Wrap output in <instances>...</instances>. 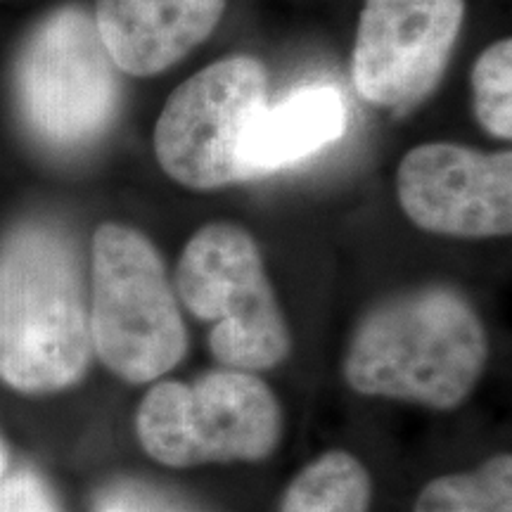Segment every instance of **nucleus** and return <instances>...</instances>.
<instances>
[{
	"label": "nucleus",
	"mask_w": 512,
	"mask_h": 512,
	"mask_svg": "<svg viewBox=\"0 0 512 512\" xmlns=\"http://www.w3.org/2000/svg\"><path fill=\"white\" fill-rule=\"evenodd\" d=\"M91 306L79 252L53 223L29 221L0 240V380L53 394L86 375Z\"/></svg>",
	"instance_id": "nucleus-1"
},
{
	"label": "nucleus",
	"mask_w": 512,
	"mask_h": 512,
	"mask_svg": "<svg viewBox=\"0 0 512 512\" xmlns=\"http://www.w3.org/2000/svg\"><path fill=\"white\" fill-rule=\"evenodd\" d=\"M489 356L477 311L451 287L375 306L349 342L344 377L363 396L453 411L470 399Z\"/></svg>",
	"instance_id": "nucleus-2"
},
{
	"label": "nucleus",
	"mask_w": 512,
	"mask_h": 512,
	"mask_svg": "<svg viewBox=\"0 0 512 512\" xmlns=\"http://www.w3.org/2000/svg\"><path fill=\"white\" fill-rule=\"evenodd\" d=\"M93 354L131 384L178 366L188 332L157 247L121 223H102L91 247Z\"/></svg>",
	"instance_id": "nucleus-3"
},
{
	"label": "nucleus",
	"mask_w": 512,
	"mask_h": 512,
	"mask_svg": "<svg viewBox=\"0 0 512 512\" xmlns=\"http://www.w3.org/2000/svg\"><path fill=\"white\" fill-rule=\"evenodd\" d=\"M15 100L24 126L50 150H81L105 136L121 83L91 12L62 5L36 24L15 62Z\"/></svg>",
	"instance_id": "nucleus-4"
},
{
	"label": "nucleus",
	"mask_w": 512,
	"mask_h": 512,
	"mask_svg": "<svg viewBox=\"0 0 512 512\" xmlns=\"http://www.w3.org/2000/svg\"><path fill=\"white\" fill-rule=\"evenodd\" d=\"M136 432L166 467L259 463L280 444L283 411L259 375L219 368L195 382H157L140 401Z\"/></svg>",
	"instance_id": "nucleus-5"
},
{
	"label": "nucleus",
	"mask_w": 512,
	"mask_h": 512,
	"mask_svg": "<svg viewBox=\"0 0 512 512\" xmlns=\"http://www.w3.org/2000/svg\"><path fill=\"white\" fill-rule=\"evenodd\" d=\"M176 292L192 316L211 323L209 349L221 368L261 373L290 356V328L245 228L209 223L197 230L178 261Z\"/></svg>",
	"instance_id": "nucleus-6"
},
{
	"label": "nucleus",
	"mask_w": 512,
	"mask_h": 512,
	"mask_svg": "<svg viewBox=\"0 0 512 512\" xmlns=\"http://www.w3.org/2000/svg\"><path fill=\"white\" fill-rule=\"evenodd\" d=\"M268 74L254 57L211 62L171 93L155 128V155L166 176L192 190L245 181L240 143L266 105Z\"/></svg>",
	"instance_id": "nucleus-7"
},
{
	"label": "nucleus",
	"mask_w": 512,
	"mask_h": 512,
	"mask_svg": "<svg viewBox=\"0 0 512 512\" xmlns=\"http://www.w3.org/2000/svg\"><path fill=\"white\" fill-rule=\"evenodd\" d=\"M465 19V0H366L351 57L363 100L403 107L444 74Z\"/></svg>",
	"instance_id": "nucleus-8"
},
{
	"label": "nucleus",
	"mask_w": 512,
	"mask_h": 512,
	"mask_svg": "<svg viewBox=\"0 0 512 512\" xmlns=\"http://www.w3.org/2000/svg\"><path fill=\"white\" fill-rule=\"evenodd\" d=\"M396 192L403 214L427 233L472 240L512 233L510 150L418 145L401 159Z\"/></svg>",
	"instance_id": "nucleus-9"
},
{
	"label": "nucleus",
	"mask_w": 512,
	"mask_h": 512,
	"mask_svg": "<svg viewBox=\"0 0 512 512\" xmlns=\"http://www.w3.org/2000/svg\"><path fill=\"white\" fill-rule=\"evenodd\" d=\"M226 0H95V27L119 72L157 76L219 27Z\"/></svg>",
	"instance_id": "nucleus-10"
},
{
	"label": "nucleus",
	"mask_w": 512,
	"mask_h": 512,
	"mask_svg": "<svg viewBox=\"0 0 512 512\" xmlns=\"http://www.w3.org/2000/svg\"><path fill=\"white\" fill-rule=\"evenodd\" d=\"M347 124V102L332 86H304L273 107L266 102L240 143L245 181L316 155L342 138Z\"/></svg>",
	"instance_id": "nucleus-11"
},
{
	"label": "nucleus",
	"mask_w": 512,
	"mask_h": 512,
	"mask_svg": "<svg viewBox=\"0 0 512 512\" xmlns=\"http://www.w3.org/2000/svg\"><path fill=\"white\" fill-rule=\"evenodd\" d=\"M373 482L361 460L328 451L287 486L280 512H370Z\"/></svg>",
	"instance_id": "nucleus-12"
},
{
	"label": "nucleus",
	"mask_w": 512,
	"mask_h": 512,
	"mask_svg": "<svg viewBox=\"0 0 512 512\" xmlns=\"http://www.w3.org/2000/svg\"><path fill=\"white\" fill-rule=\"evenodd\" d=\"M415 512H512V458L498 453L470 472L432 479Z\"/></svg>",
	"instance_id": "nucleus-13"
},
{
	"label": "nucleus",
	"mask_w": 512,
	"mask_h": 512,
	"mask_svg": "<svg viewBox=\"0 0 512 512\" xmlns=\"http://www.w3.org/2000/svg\"><path fill=\"white\" fill-rule=\"evenodd\" d=\"M475 114L494 138H512V41H496L472 67Z\"/></svg>",
	"instance_id": "nucleus-14"
},
{
	"label": "nucleus",
	"mask_w": 512,
	"mask_h": 512,
	"mask_svg": "<svg viewBox=\"0 0 512 512\" xmlns=\"http://www.w3.org/2000/svg\"><path fill=\"white\" fill-rule=\"evenodd\" d=\"M95 512H192L190 508L164 494L157 486L138 482V479H121L95 496Z\"/></svg>",
	"instance_id": "nucleus-15"
},
{
	"label": "nucleus",
	"mask_w": 512,
	"mask_h": 512,
	"mask_svg": "<svg viewBox=\"0 0 512 512\" xmlns=\"http://www.w3.org/2000/svg\"><path fill=\"white\" fill-rule=\"evenodd\" d=\"M0 512H62L46 479L31 467H17L0 479Z\"/></svg>",
	"instance_id": "nucleus-16"
},
{
	"label": "nucleus",
	"mask_w": 512,
	"mask_h": 512,
	"mask_svg": "<svg viewBox=\"0 0 512 512\" xmlns=\"http://www.w3.org/2000/svg\"><path fill=\"white\" fill-rule=\"evenodd\" d=\"M5 472H8V451H5L3 439H0V479H3Z\"/></svg>",
	"instance_id": "nucleus-17"
}]
</instances>
